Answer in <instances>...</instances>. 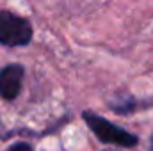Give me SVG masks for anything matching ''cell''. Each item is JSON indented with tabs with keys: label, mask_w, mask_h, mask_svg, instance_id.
Masks as SVG:
<instances>
[{
	"label": "cell",
	"mask_w": 153,
	"mask_h": 151,
	"mask_svg": "<svg viewBox=\"0 0 153 151\" xmlns=\"http://www.w3.org/2000/svg\"><path fill=\"white\" fill-rule=\"evenodd\" d=\"M84 119L89 124V128L93 130V133L100 141H103L107 144H116V146H123V148H132V146L137 144L135 135L125 132L123 128L116 126L111 121H107V119H103V117H100L96 114L84 112Z\"/></svg>",
	"instance_id": "1"
},
{
	"label": "cell",
	"mask_w": 153,
	"mask_h": 151,
	"mask_svg": "<svg viewBox=\"0 0 153 151\" xmlns=\"http://www.w3.org/2000/svg\"><path fill=\"white\" fill-rule=\"evenodd\" d=\"M32 39V29L27 20L0 11V43L7 46H23Z\"/></svg>",
	"instance_id": "2"
},
{
	"label": "cell",
	"mask_w": 153,
	"mask_h": 151,
	"mask_svg": "<svg viewBox=\"0 0 153 151\" xmlns=\"http://www.w3.org/2000/svg\"><path fill=\"white\" fill-rule=\"evenodd\" d=\"M23 68L20 64H9L0 71V96L4 100H14L22 89Z\"/></svg>",
	"instance_id": "3"
},
{
	"label": "cell",
	"mask_w": 153,
	"mask_h": 151,
	"mask_svg": "<svg viewBox=\"0 0 153 151\" xmlns=\"http://www.w3.org/2000/svg\"><path fill=\"white\" fill-rule=\"evenodd\" d=\"M7 151H32V148H30L29 144H25V142H18V144H14L13 148H9Z\"/></svg>",
	"instance_id": "4"
},
{
	"label": "cell",
	"mask_w": 153,
	"mask_h": 151,
	"mask_svg": "<svg viewBox=\"0 0 153 151\" xmlns=\"http://www.w3.org/2000/svg\"><path fill=\"white\" fill-rule=\"evenodd\" d=\"M152 151H153V137H152Z\"/></svg>",
	"instance_id": "5"
}]
</instances>
